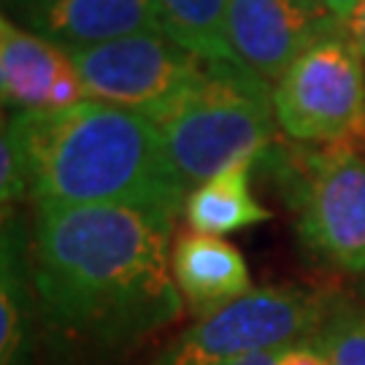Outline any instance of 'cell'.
Here are the masks:
<instances>
[{"instance_id":"cell-1","label":"cell","mask_w":365,"mask_h":365,"mask_svg":"<svg viewBox=\"0 0 365 365\" xmlns=\"http://www.w3.org/2000/svg\"><path fill=\"white\" fill-rule=\"evenodd\" d=\"M170 233V217L133 206H38L30 274L43 330L66 360H117L179 319Z\"/></svg>"},{"instance_id":"cell-2","label":"cell","mask_w":365,"mask_h":365,"mask_svg":"<svg viewBox=\"0 0 365 365\" xmlns=\"http://www.w3.org/2000/svg\"><path fill=\"white\" fill-rule=\"evenodd\" d=\"M30 197L38 206H133L176 220L187 187L155 119L101 101L57 114H14Z\"/></svg>"},{"instance_id":"cell-3","label":"cell","mask_w":365,"mask_h":365,"mask_svg":"<svg viewBox=\"0 0 365 365\" xmlns=\"http://www.w3.org/2000/svg\"><path fill=\"white\" fill-rule=\"evenodd\" d=\"M274 122L265 81L238 63H211L192 90L155 117L187 192L238 163L255 165L274 144Z\"/></svg>"},{"instance_id":"cell-4","label":"cell","mask_w":365,"mask_h":365,"mask_svg":"<svg viewBox=\"0 0 365 365\" xmlns=\"http://www.w3.org/2000/svg\"><path fill=\"white\" fill-rule=\"evenodd\" d=\"M330 303L300 287H260L200 317L152 365H233L319 333Z\"/></svg>"},{"instance_id":"cell-5","label":"cell","mask_w":365,"mask_h":365,"mask_svg":"<svg viewBox=\"0 0 365 365\" xmlns=\"http://www.w3.org/2000/svg\"><path fill=\"white\" fill-rule=\"evenodd\" d=\"M271 101L276 125L295 141L365 146V63L344 30L300 54Z\"/></svg>"},{"instance_id":"cell-6","label":"cell","mask_w":365,"mask_h":365,"mask_svg":"<svg viewBox=\"0 0 365 365\" xmlns=\"http://www.w3.org/2000/svg\"><path fill=\"white\" fill-rule=\"evenodd\" d=\"M292 206L300 241L314 257L346 271H365V157L352 144H325L298 155Z\"/></svg>"},{"instance_id":"cell-7","label":"cell","mask_w":365,"mask_h":365,"mask_svg":"<svg viewBox=\"0 0 365 365\" xmlns=\"http://www.w3.org/2000/svg\"><path fill=\"white\" fill-rule=\"evenodd\" d=\"M90 101L155 119L209 73L211 63L165 33H141L68 52Z\"/></svg>"},{"instance_id":"cell-8","label":"cell","mask_w":365,"mask_h":365,"mask_svg":"<svg viewBox=\"0 0 365 365\" xmlns=\"http://www.w3.org/2000/svg\"><path fill=\"white\" fill-rule=\"evenodd\" d=\"M336 33L341 22L319 0L227 3V38L235 60L265 84H276L300 54Z\"/></svg>"},{"instance_id":"cell-9","label":"cell","mask_w":365,"mask_h":365,"mask_svg":"<svg viewBox=\"0 0 365 365\" xmlns=\"http://www.w3.org/2000/svg\"><path fill=\"white\" fill-rule=\"evenodd\" d=\"M0 92L16 114H57L87 101L71 54L11 19L0 22Z\"/></svg>"},{"instance_id":"cell-10","label":"cell","mask_w":365,"mask_h":365,"mask_svg":"<svg viewBox=\"0 0 365 365\" xmlns=\"http://www.w3.org/2000/svg\"><path fill=\"white\" fill-rule=\"evenodd\" d=\"M30 22L66 52L163 33L152 0H38Z\"/></svg>"},{"instance_id":"cell-11","label":"cell","mask_w":365,"mask_h":365,"mask_svg":"<svg viewBox=\"0 0 365 365\" xmlns=\"http://www.w3.org/2000/svg\"><path fill=\"white\" fill-rule=\"evenodd\" d=\"M170 268L182 300L197 317L220 312L222 306L255 289L241 252L220 235L195 230L179 235L170 255Z\"/></svg>"},{"instance_id":"cell-12","label":"cell","mask_w":365,"mask_h":365,"mask_svg":"<svg viewBox=\"0 0 365 365\" xmlns=\"http://www.w3.org/2000/svg\"><path fill=\"white\" fill-rule=\"evenodd\" d=\"M249 170L252 163H238L209 182L197 184L187 195L184 214L195 233L227 235L271 220V211L252 195Z\"/></svg>"},{"instance_id":"cell-13","label":"cell","mask_w":365,"mask_h":365,"mask_svg":"<svg viewBox=\"0 0 365 365\" xmlns=\"http://www.w3.org/2000/svg\"><path fill=\"white\" fill-rule=\"evenodd\" d=\"M36 287L19 238L6 230L0 260V365H30Z\"/></svg>"},{"instance_id":"cell-14","label":"cell","mask_w":365,"mask_h":365,"mask_svg":"<svg viewBox=\"0 0 365 365\" xmlns=\"http://www.w3.org/2000/svg\"><path fill=\"white\" fill-rule=\"evenodd\" d=\"M163 33L206 63H238L227 38L230 0H152Z\"/></svg>"},{"instance_id":"cell-15","label":"cell","mask_w":365,"mask_h":365,"mask_svg":"<svg viewBox=\"0 0 365 365\" xmlns=\"http://www.w3.org/2000/svg\"><path fill=\"white\" fill-rule=\"evenodd\" d=\"M314 339L330 365H365V312L354 306H330Z\"/></svg>"},{"instance_id":"cell-16","label":"cell","mask_w":365,"mask_h":365,"mask_svg":"<svg viewBox=\"0 0 365 365\" xmlns=\"http://www.w3.org/2000/svg\"><path fill=\"white\" fill-rule=\"evenodd\" d=\"M0 197H3V209L19 203L22 197H30L22 144L9 119L3 122V141H0Z\"/></svg>"},{"instance_id":"cell-17","label":"cell","mask_w":365,"mask_h":365,"mask_svg":"<svg viewBox=\"0 0 365 365\" xmlns=\"http://www.w3.org/2000/svg\"><path fill=\"white\" fill-rule=\"evenodd\" d=\"M279 365H330L317 339L298 341L279 349Z\"/></svg>"},{"instance_id":"cell-18","label":"cell","mask_w":365,"mask_h":365,"mask_svg":"<svg viewBox=\"0 0 365 365\" xmlns=\"http://www.w3.org/2000/svg\"><path fill=\"white\" fill-rule=\"evenodd\" d=\"M341 30H344L346 38L352 41V46L360 52V57H363L365 63V0L341 22Z\"/></svg>"},{"instance_id":"cell-19","label":"cell","mask_w":365,"mask_h":365,"mask_svg":"<svg viewBox=\"0 0 365 365\" xmlns=\"http://www.w3.org/2000/svg\"><path fill=\"white\" fill-rule=\"evenodd\" d=\"M319 3H322L327 11H330L333 16H336V19H339V22H344V19H346V16H349L354 9L363 3V0H319Z\"/></svg>"},{"instance_id":"cell-20","label":"cell","mask_w":365,"mask_h":365,"mask_svg":"<svg viewBox=\"0 0 365 365\" xmlns=\"http://www.w3.org/2000/svg\"><path fill=\"white\" fill-rule=\"evenodd\" d=\"M233 365H279V349L274 352H260V354H252V357H244Z\"/></svg>"}]
</instances>
